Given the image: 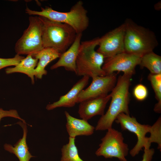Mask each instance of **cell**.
Here are the masks:
<instances>
[{
    "label": "cell",
    "instance_id": "cell-1",
    "mask_svg": "<svg viewBox=\"0 0 161 161\" xmlns=\"http://www.w3.org/2000/svg\"><path fill=\"white\" fill-rule=\"evenodd\" d=\"M132 76L123 74L119 77L110 93L111 100L109 108L98 120L95 130L104 131L112 128L113 122L121 113L129 115V89Z\"/></svg>",
    "mask_w": 161,
    "mask_h": 161
},
{
    "label": "cell",
    "instance_id": "cell-2",
    "mask_svg": "<svg viewBox=\"0 0 161 161\" xmlns=\"http://www.w3.org/2000/svg\"><path fill=\"white\" fill-rule=\"evenodd\" d=\"M124 24L125 52L142 56L153 51L157 47L158 42L152 31L137 24L129 18H127Z\"/></svg>",
    "mask_w": 161,
    "mask_h": 161
},
{
    "label": "cell",
    "instance_id": "cell-3",
    "mask_svg": "<svg viewBox=\"0 0 161 161\" xmlns=\"http://www.w3.org/2000/svg\"><path fill=\"white\" fill-rule=\"evenodd\" d=\"M42 23V40L44 48H51L61 54L71 45L77 33L70 26L39 16Z\"/></svg>",
    "mask_w": 161,
    "mask_h": 161
},
{
    "label": "cell",
    "instance_id": "cell-4",
    "mask_svg": "<svg viewBox=\"0 0 161 161\" xmlns=\"http://www.w3.org/2000/svg\"><path fill=\"white\" fill-rule=\"evenodd\" d=\"M83 4L82 1H79L69 11L65 12H58L47 6L41 7L40 11L32 10L27 7L25 12L29 15H38L53 21L66 24L71 27L77 34L82 33L89 23L87 11Z\"/></svg>",
    "mask_w": 161,
    "mask_h": 161
},
{
    "label": "cell",
    "instance_id": "cell-5",
    "mask_svg": "<svg viewBox=\"0 0 161 161\" xmlns=\"http://www.w3.org/2000/svg\"><path fill=\"white\" fill-rule=\"evenodd\" d=\"M99 37L81 42L79 52L76 61L75 73L79 76H87L92 78L106 75L102 69L103 56L95 50L98 45Z\"/></svg>",
    "mask_w": 161,
    "mask_h": 161
},
{
    "label": "cell",
    "instance_id": "cell-6",
    "mask_svg": "<svg viewBox=\"0 0 161 161\" xmlns=\"http://www.w3.org/2000/svg\"><path fill=\"white\" fill-rule=\"evenodd\" d=\"M28 28L16 42L15 49L19 55H34L44 48L42 40V23L38 17L30 16Z\"/></svg>",
    "mask_w": 161,
    "mask_h": 161
},
{
    "label": "cell",
    "instance_id": "cell-7",
    "mask_svg": "<svg viewBox=\"0 0 161 161\" xmlns=\"http://www.w3.org/2000/svg\"><path fill=\"white\" fill-rule=\"evenodd\" d=\"M115 121L120 125L121 129L134 133L137 137V143L130 151L132 157L137 155L143 148L145 149L150 148L151 143L149 137H146V135L148 132L151 134L154 131L157 125V121L152 126L142 124L137 122L135 117L124 113L119 114Z\"/></svg>",
    "mask_w": 161,
    "mask_h": 161
},
{
    "label": "cell",
    "instance_id": "cell-8",
    "mask_svg": "<svg viewBox=\"0 0 161 161\" xmlns=\"http://www.w3.org/2000/svg\"><path fill=\"white\" fill-rule=\"evenodd\" d=\"M107 130L105 136L101 139V142L95 154L106 158L115 157L120 161H128L126 157L129 148L128 145L123 141L122 133L112 128Z\"/></svg>",
    "mask_w": 161,
    "mask_h": 161
},
{
    "label": "cell",
    "instance_id": "cell-9",
    "mask_svg": "<svg viewBox=\"0 0 161 161\" xmlns=\"http://www.w3.org/2000/svg\"><path fill=\"white\" fill-rule=\"evenodd\" d=\"M142 56L125 52L104 59L102 69L106 75L118 71L132 76L135 73L136 66L140 64Z\"/></svg>",
    "mask_w": 161,
    "mask_h": 161
},
{
    "label": "cell",
    "instance_id": "cell-10",
    "mask_svg": "<svg viewBox=\"0 0 161 161\" xmlns=\"http://www.w3.org/2000/svg\"><path fill=\"white\" fill-rule=\"evenodd\" d=\"M125 31L123 23L100 38L99 47L96 51L102 54L105 59L125 52Z\"/></svg>",
    "mask_w": 161,
    "mask_h": 161
},
{
    "label": "cell",
    "instance_id": "cell-11",
    "mask_svg": "<svg viewBox=\"0 0 161 161\" xmlns=\"http://www.w3.org/2000/svg\"><path fill=\"white\" fill-rule=\"evenodd\" d=\"M117 81V74L114 73L92 78L90 85L83 90L79 94L77 103L88 99L108 95V93L111 92L114 87Z\"/></svg>",
    "mask_w": 161,
    "mask_h": 161
},
{
    "label": "cell",
    "instance_id": "cell-12",
    "mask_svg": "<svg viewBox=\"0 0 161 161\" xmlns=\"http://www.w3.org/2000/svg\"><path fill=\"white\" fill-rule=\"evenodd\" d=\"M111 98L110 94L88 99L80 103L78 113L80 117L88 121L96 115L103 116L106 105Z\"/></svg>",
    "mask_w": 161,
    "mask_h": 161
},
{
    "label": "cell",
    "instance_id": "cell-13",
    "mask_svg": "<svg viewBox=\"0 0 161 161\" xmlns=\"http://www.w3.org/2000/svg\"><path fill=\"white\" fill-rule=\"evenodd\" d=\"M89 77L83 76L75 83L66 94L61 96L59 100L47 105L46 109L50 110L60 107H71L77 103L78 97L88 83Z\"/></svg>",
    "mask_w": 161,
    "mask_h": 161
},
{
    "label": "cell",
    "instance_id": "cell-14",
    "mask_svg": "<svg viewBox=\"0 0 161 161\" xmlns=\"http://www.w3.org/2000/svg\"><path fill=\"white\" fill-rule=\"evenodd\" d=\"M82 35V33L77 34L73 43L65 52L61 54L57 62L51 66V69L63 67L67 71L75 73L76 61L79 52Z\"/></svg>",
    "mask_w": 161,
    "mask_h": 161
},
{
    "label": "cell",
    "instance_id": "cell-15",
    "mask_svg": "<svg viewBox=\"0 0 161 161\" xmlns=\"http://www.w3.org/2000/svg\"><path fill=\"white\" fill-rule=\"evenodd\" d=\"M64 114L66 120V129L69 137L75 138L78 136H89L94 133L95 128L88 121L73 117L66 111Z\"/></svg>",
    "mask_w": 161,
    "mask_h": 161
},
{
    "label": "cell",
    "instance_id": "cell-16",
    "mask_svg": "<svg viewBox=\"0 0 161 161\" xmlns=\"http://www.w3.org/2000/svg\"><path fill=\"white\" fill-rule=\"evenodd\" d=\"M17 123L22 129L23 135L22 137L13 146L9 144H5L4 145V148L6 151L14 154L19 161H29L31 158L34 156L32 155L30 153L27 143V123L19 121Z\"/></svg>",
    "mask_w": 161,
    "mask_h": 161
},
{
    "label": "cell",
    "instance_id": "cell-17",
    "mask_svg": "<svg viewBox=\"0 0 161 161\" xmlns=\"http://www.w3.org/2000/svg\"><path fill=\"white\" fill-rule=\"evenodd\" d=\"M61 54L58 50L51 48H44L32 57L39 60L35 70V76L36 78L42 79L44 75L47 74L45 69L46 66L51 62L59 58Z\"/></svg>",
    "mask_w": 161,
    "mask_h": 161
},
{
    "label": "cell",
    "instance_id": "cell-18",
    "mask_svg": "<svg viewBox=\"0 0 161 161\" xmlns=\"http://www.w3.org/2000/svg\"><path fill=\"white\" fill-rule=\"evenodd\" d=\"M38 62V60L33 58L32 55H28L15 67L5 69V72L7 74L15 72L25 74L31 78L32 84H34L35 70Z\"/></svg>",
    "mask_w": 161,
    "mask_h": 161
},
{
    "label": "cell",
    "instance_id": "cell-19",
    "mask_svg": "<svg viewBox=\"0 0 161 161\" xmlns=\"http://www.w3.org/2000/svg\"><path fill=\"white\" fill-rule=\"evenodd\" d=\"M139 65L141 68H147L151 74H161V57L153 51L143 55Z\"/></svg>",
    "mask_w": 161,
    "mask_h": 161
},
{
    "label": "cell",
    "instance_id": "cell-20",
    "mask_svg": "<svg viewBox=\"0 0 161 161\" xmlns=\"http://www.w3.org/2000/svg\"><path fill=\"white\" fill-rule=\"evenodd\" d=\"M75 139L69 137L68 143L62 147L60 161H84L79 155Z\"/></svg>",
    "mask_w": 161,
    "mask_h": 161
},
{
    "label": "cell",
    "instance_id": "cell-21",
    "mask_svg": "<svg viewBox=\"0 0 161 161\" xmlns=\"http://www.w3.org/2000/svg\"><path fill=\"white\" fill-rule=\"evenodd\" d=\"M155 94V97L158 102L155 105L154 111L160 113L161 112V74L150 73L148 76Z\"/></svg>",
    "mask_w": 161,
    "mask_h": 161
},
{
    "label": "cell",
    "instance_id": "cell-22",
    "mask_svg": "<svg viewBox=\"0 0 161 161\" xmlns=\"http://www.w3.org/2000/svg\"><path fill=\"white\" fill-rule=\"evenodd\" d=\"M24 58L17 54L12 58H0V70L7 66H16Z\"/></svg>",
    "mask_w": 161,
    "mask_h": 161
},
{
    "label": "cell",
    "instance_id": "cell-23",
    "mask_svg": "<svg viewBox=\"0 0 161 161\" xmlns=\"http://www.w3.org/2000/svg\"><path fill=\"white\" fill-rule=\"evenodd\" d=\"M133 92L135 97L139 101H142L145 100L148 95L147 88L141 84H138L135 86Z\"/></svg>",
    "mask_w": 161,
    "mask_h": 161
},
{
    "label": "cell",
    "instance_id": "cell-24",
    "mask_svg": "<svg viewBox=\"0 0 161 161\" xmlns=\"http://www.w3.org/2000/svg\"><path fill=\"white\" fill-rule=\"evenodd\" d=\"M5 117H10L18 119L21 121L26 123L25 121L19 116L16 110L12 109L5 110L0 108V122L2 118Z\"/></svg>",
    "mask_w": 161,
    "mask_h": 161
},
{
    "label": "cell",
    "instance_id": "cell-25",
    "mask_svg": "<svg viewBox=\"0 0 161 161\" xmlns=\"http://www.w3.org/2000/svg\"><path fill=\"white\" fill-rule=\"evenodd\" d=\"M154 152V148L144 149L143 159L141 161H151Z\"/></svg>",
    "mask_w": 161,
    "mask_h": 161
}]
</instances>
